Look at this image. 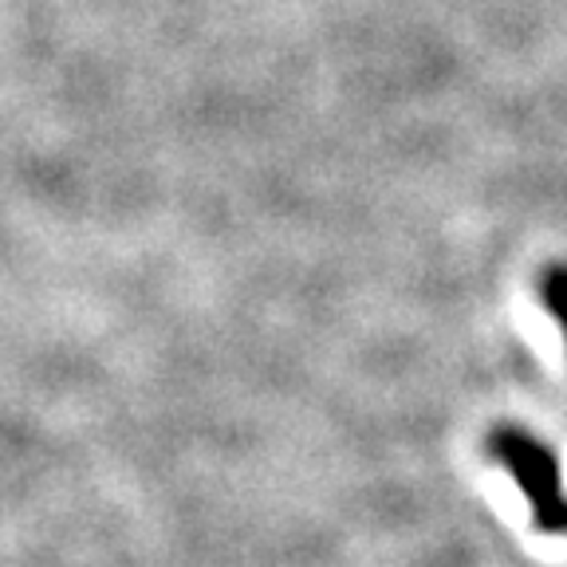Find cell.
Instances as JSON below:
<instances>
[{
  "mask_svg": "<svg viewBox=\"0 0 567 567\" xmlns=\"http://www.w3.org/2000/svg\"><path fill=\"white\" fill-rule=\"evenodd\" d=\"M540 296L548 303V311L556 316V323L567 336V265H556L540 276Z\"/></svg>",
  "mask_w": 567,
  "mask_h": 567,
  "instance_id": "6da1fadb",
  "label": "cell"
},
{
  "mask_svg": "<svg viewBox=\"0 0 567 567\" xmlns=\"http://www.w3.org/2000/svg\"><path fill=\"white\" fill-rule=\"evenodd\" d=\"M551 532H567V501H564V505H559L556 520H551Z\"/></svg>",
  "mask_w": 567,
  "mask_h": 567,
  "instance_id": "7a4b0ae2",
  "label": "cell"
}]
</instances>
